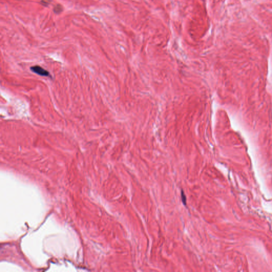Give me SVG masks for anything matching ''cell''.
Segmentation results:
<instances>
[{
	"instance_id": "7a4b0ae2",
	"label": "cell",
	"mask_w": 272,
	"mask_h": 272,
	"mask_svg": "<svg viewBox=\"0 0 272 272\" xmlns=\"http://www.w3.org/2000/svg\"><path fill=\"white\" fill-rule=\"evenodd\" d=\"M181 200L182 203H183L184 205H186V203H186V201H186V196L185 195L183 190H182L181 191Z\"/></svg>"
},
{
	"instance_id": "6da1fadb",
	"label": "cell",
	"mask_w": 272,
	"mask_h": 272,
	"mask_svg": "<svg viewBox=\"0 0 272 272\" xmlns=\"http://www.w3.org/2000/svg\"><path fill=\"white\" fill-rule=\"evenodd\" d=\"M31 71L33 72L36 74H39L41 76L48 77L50 76V73L46 70L43 68L42 67L39 66H35L30 68Z\"/></svg>"
}]
</instances>
